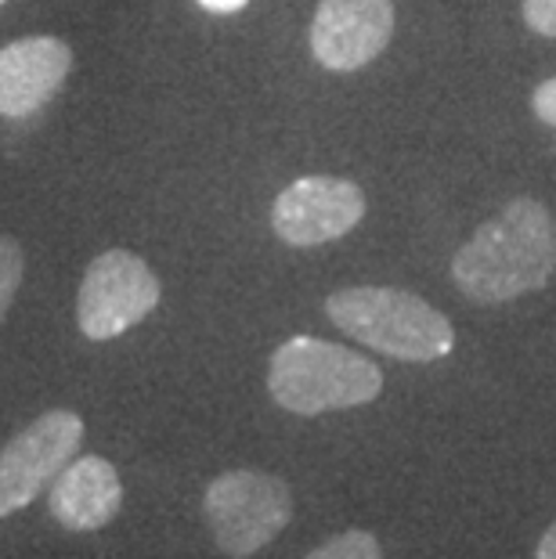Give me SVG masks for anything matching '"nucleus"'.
Segmentation results:
<instances>
[{"label": "nucleus", "mask_w": 556, "mask_h": 559, "mask_svg": "<svg viewBox=\"0 0 556 559\" xmlns=\"http://www.w3.org/2000/svg\"><path fill=\"white\" fill-rule=\"evenodd\" d=\"M556 275V221L539 199H513L452 257V282L473 304H510Z\"/></svg>", "instance_id": "nucleus-1"}, {"label": "nucleus", "mask_w": 556, "mask_h": 559, "mask_svg": "<svg viewBox=\"0 0 556 559\" xmlns=\"http://www.w3.org/2000/svg\"><path fill=\"white\" fill-rule=\"evenodd\" d=\"M329 321L354 343L387 358L427 365L441 361L456 347V329L423 296L387 285H351L326 300Z\"/></svg>", "instance_id": "nucleus-2"}, {"label": "nucleus", "mask_w": 556, "mask_h": 559, "mask_svg": "<svg viewBox=\"0 0 556 559\" xmlns=\"http://www.w3.org/2000/svg\"><path fill=\"white\" fill-rule=\"evenodd\" d=\"M268 390L279 408L293 415H322L376 401L383 390V372L340 343L293 336L271 354Z\"/></svg>", "instance_id": "nucleus-3"}, {"label": "nucleus", "mask_w": 556, "mask_h": 559, "mask_svg": "<svg viewBox=\"0 0 556 559\" xmlns=\"http://www.w3.org/2000/svg\"><path fill=\"white\" fill-rule=\"evenodd\" d=\"M203 516L217 549L232 559H246L289 527L293 491L275 473L232 469L206 487Z\"/></svg>", "instance_id": "nucleus-4"}, {"label": "nucleus", "mask_w": 556, "mask_h": 559, "mask_svg": "<svg viewBox=\"0 0 556 559\" xmlns=\"http://www.w3.org/2000/svg\"><path fill=\"white\" fill-rule=\"evenodd\" d=\"M163 285L145 260L130 249H105L91 260L76 293V325L87 340L123 336L159 307Z\"/></svg>", "instance_id": "nucleus-5"}, {"label": "nucleus", "mask_w": 556, "mask_h": 559, "mask_svg": "<svg viewBox=\"0 0 556 559\" xmlns=\"http://www.w3.org/2000/svg\"><path fill=\"white\" fill-rule=\"evenodd\" d=\"M80 440H84V419L69 408L44 412L11 437L0 451V520L26 509L73 462Z\"/></svg>", "instance_id": "nucleus-6"}, {"label": "nucleus", "mask_w": 556, "mask_h": 559, "mask_svg": "<svg viewBox=\"0 0 556 559\" xmlns=\"http://www.w3.org/2000/svg\"><path fill=\"white\" fill-rule=\"evenodd\" d=\"M365 217V192L347 177H300L271 206V228L282 242L307 249L343 239Z\"/></svg>", "instance_id": "nucleus-7"}, {"label": "nucleus", "mask_w": 556, "mask_h": 559, "mask_svg": "<svg viewBox=\"0 0 556 559\" xmlns=\"http://www.w3.org/2000/svg\"><path fill=\"white\" fill-rule=\"evenodd\" d=\"M394 37L390 0H322L311 22V51L333 73L369 66Z\"/></svg>", "instance_id": "nucleus-8"}, {"label": "nucleus", "mask_w": 556, "mask_h": 559, "mask_svg": "<svg viewBox=\"0 0 556 559\" xmlns=\"http://www.w3.org/2000/svg\"><path fill=\"white\" fill-rule=\"evenodd\" d=\"M73 47L58 37H26L0 51V116H33L62 91Z\"/></svg>", "instance_id": "nucleus-9"}, {"label": "nucleus", "mask_w": 556, "mask_h": 559, "mask_svg": "<svg viewBox=\"0 0 556 559\" xmlns=\"http://www.w3.org/2000/svg\"><path fill=\"white\" fill-rule=\"evenodd\" d=\"M120 506H123L120 473L102 455L73 459L51 480V495H47V509H51V516L66 531H102L105 523L116 520Z\"/></svg>", "instance_id": "nucleus-10"}, {"label": "nucleus", "mask_w": 556, "mask_h": 559, "mask_svg": "<svg viewBox=\"0 0 556 559\" xmlns=\"http://www.w3.org/2000/svg\"><path fill=\"white\" fill-rule=\"evenodd\" d=\"M304 559H383V549L372 531H343Z\"/></svg>", "instance_id": "nucleus-11"}, {"label": "nucleus", "mask_w": 556, "mask_h": 559, "mask_svg": "<svg viewBox=\"0 0 556 559\" xmlns=\"http://www.w3.org/2000/svg\"><path fill=\"white\" fill-rule=\"evenodd\" d=\"M22 275H26V253L11 235H0V325H4L11 304H15Z\"/></svg>", "instance_id": "nucleus-12"}, {"label": "nucleus", "mask_w": 556, "mask_h": 559, "mask_svg": "<svg viewBox=\"0 0 556 559\" xmlns=\"http://www.w3.org/2000/svg\"><path fill=\"white\" fill-rule=\"evenodd\" d=\"M524 22L542 37H556V0H524Z\"/></svg>", "instance_id": "nucleus-13"}, {"label": "nucleus", "mask_w": 556, "mask_h": 559, "mask_svg": "<svg viewBox=\"0 0 556 559\" xmlns=\"http://www.w3.org/2000/svg\"><path fill=\"white\" fill-rule=\"evenodd\" d=\"M531 109H535V116L542 123L556 130V76L539 83L535 94H531Z\"/></svg>", "instance_id": "nucleus-14"}, {"label": "nucleus", "mask_w": 556, "mask_h": 559, "mask_svg": "<svg viewBox=\"0 0 556 559\" xmlns=\"http://www.w3.org/2000/svg\"><path fill=\"white\" fill-rule=\"evenodd\" d=\"M206 11H214V15H235V11H242L250 0H199Z\"/></svg>", "instance_id": "nucleus-15"}, {"label": "nucleus", "mask_w": 556, "mask_h": 559, "mask_svg": "<svg viewBox=\"0 0 556 559\" xmlns=\"http://www.w3.org/2000/svg\"><path fill=\"white\" fill-rule=\"evenodd\" d=\"M535 559H556V520L546 527V534H542V538H539Z\"/></svg>", "instance_id": "nucleus-16"}, {"label": "nucleus", "mask_w": 556, "mask_h": 559, "mask_svg": "<svg viewBox=\"0 0 556 559\" xmlns=\"http://www.w3.org/2000/svg\"><path fill=\"white\" fill-rule=\"evenodd\" d=\"M0 8H4V0H0Z\"/></svg>", "instance_id": "nucleus-17"}]
</instances>
